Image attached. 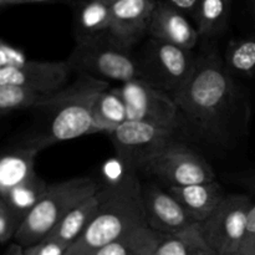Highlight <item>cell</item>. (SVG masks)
<instances>
[{
  "instance_id": "20",
  "label": "cell",
  "mask_w": 255,
  "mask_h": 255,
  "mask_svg": "<svg viewBox=\"0 0 255 255\" xmlns=\"http://www.w3.org/2000/svg\"><path fill=\"white\" fill-rule=\"evenodd\" d=\"M111 25V5L100 0H84L76 11L77 40L106 34Z\"/></svg>"
},
{
  "instance_id": "29",
  "label": "cell",
  "mask_w": 255,
  "mask_h": 255,
  "mask_svg": "<svg viewBox=\"0 0 255 255\" xmlns=\"http://www.w3.org/2000/svg\"><path fill=\"white\" fill-rule=\"evenodd\" d=\"M239 255H255V201H253L247 221V231Z\"/></svg>"
},
{
  "instance_id": "31",
  "label": "cell",
  "mask_w": 255,
  "mask_h": 255,
  "mask_svg": "<svg viewBox=\"0 0 255 255\" xmlns=\"http://www.w3.org/2000/svg\"><path fill=\"white\" fill-rule=\"evenodd\" d=\"M2 255H24V248L19 244L12 243L7 247V249Z\"/></svg>"
},
{
  "instance_id": "6",
  "label": "cell",
  "mask_w": 255,
  "mask_h": 255,
  "mask_svg": "<svg viewBox=\"0 0 255 255\" xmlns=\"http://www.w3.org/2000/svg\"><path fill=\"white\" fill-rule=\"evenodd\" d=\"M196 61L191 50L151 39L139 60L142 79L173 99L188 82Z\"/></svg>"
},
{
  "instance_id": "25",
  "label": "cell",
  "mask_w": 255,
  "mask_h": 255,
  "mask_svg": "<svg viewBox=\"0 0 255 255\" xmlns=\"http://www.w3.org/2000/svg\"><path fill=\"white\" fill-rule=\"evenodd\" d=\"M41 92L14 86H0V116L26 109H37L44 97Z\"/></svg>"
},
{
  "instance_id": "26",
  "label": "cell",
  "mask_w": 255,
  "mask_h": 255,
  "mask_svg": "<svg viewBox=\"0 0 255 255\" xmlns=\"http://www.w3.org/2000/svg\"><path fill=\"white\" fill-rule=\"evenodd\" d=\"M21 222L22 219L0 196V243L4 244L14 239Z\"/></svg>"
},
{
  "instance_id": "17",
  "label": "cell",
  "mask_w": 255,
  "mask_h": 255,
  "mask_svg": "<svg viewBox=\"0 0 255 255\" xmlns=\"http://www.w3.org/2000/svg\"><path fill=\"white\" fill-rule=\"evenodd\" d=\"M100 191V189H99ZM100 206V194L97 192L94 196L82 201L71 209L61 221L59 222L54 231L46 238L54 239L65 246L70 247L81 237L86 231L89 224L94 219Z\"/></svg>"
},
{
  "instance_id": "21",
  "label": "cell",
  "mask_w": 255,
  "mask_h": 255,
  "mask_svg": "<svg viewBox=\"0 0 255 255\" xmlns=\"http://www.w3.org/2000/svg\"><path fill=\"white\" fill-rule=\"evenodd\" d=\"M153 255H216L204 241L201 223L178 234L164 236Z\"/></svg>"
},
{
  "instance_id": "28",
  "label": "cell",
  "mask_w": 255,
  "mask_h": 255,
  "mask_svg": "<svg viewBox=\"0 0 255 255\" xmlns=\"http://www.w3.org/2000/svg\"><path fill=\"white\" fill-rule=\"evenodd\" d=\"M27 61L24 52L0 37V69Z\"/></svg>"
},
{
  "instance_id": "23",
  "label": "cell",
  "mask_w": 255,
  "mask_h": 255,
  "mask_svg": "<svg viewBox=\"0 0 255 255\" xmlns=\"http://www.w3.org/2000/svg\"><path fill=\"white\" fill-rule=\"evenodd\" d=\"M49 184L42 178H40L36 173L30 177L27 181L22 182L21 184L16 186L1 196L6 201L10 208L17 214L21 219L26 217V214L34 208L37 202L42 198L46 193Z\"/></svg>"
},
{
  "instance_id": "27",
  "label": "cell",
  "mask_w": 255,
  "mask_h": 255,
  "mask_svg": "<svg viewBox=\"0 0 255 255\" xmlns=\"http://www.w3.org/2000/svg\"><path fill=\"white\" fill-rule=\"evenodd\" d=\"M69 247L54 239L45 238L39 243L24 248V255H65Z\"/></svg>"
},
{
  "instance_id": "5",
  "label": "cell",
  "mask_w": 255,
  "mask_h": 255,
  "mask_svg": "<svg viewBox=\"0 0 255 255\" xmlns=\"http://www.w3.org/2000/svg\"><path fill=\"white\" fill-rule=\"evenodd\" d=\"M66 62L71 70L106 82L125 84L142 79L139 60L131 54V49L112 40L109 32L77 40Z\"/></svg>"
},
{
  "instance_id": "13",
  "label": "cell",
  "mask_w": 255,
  "mask_h": 255,
  "mask_svg": "<svg viewBox=\"0 0 255 255\" xmlns=\"http://www.w3.org/2000/svg\"><path fill=\"white\" fill-rule=\"evenodd\" d=\"M157 0H116L111 4L109 35L121 46L131 49L147 31Z\"/></svg>"
},
{
  "instance_id": "16",
  "label": "cell",
  "mask_w": 255,
  "mask_h": 255,
  "mask_svg": "<svg viewBox=\"0 0 255 255\" xmlns=\"http://www.w3.org/2000/svg\"><path fill=\"white\" fill-rule=\"evenodd\" d=\"M39 151L30 146L0 153V196L27 181L35 174V158Z\"/></svg>"
},
{
  "instance_id": "35",
  "label": "cell",
  "mask_w": 255,
  "mask_h": 255,
  "mask_svg": "<svg viewBox=\"0 0 255 255\" xmlns=\"http://www.w3.org/2000/svg\"><path fill=\"white\" fill-rule=\"evenodd\" d=\"M253 4H254V11H255V0H253Z\"/></svg>"
},
{
  "instance_id": "11",
  "label": "cell",
  "mask_w": 255,
  "mask_h": 255,
  "mask_svg": "<svg viewBox=\"0 0 255 255\" xmlns=\"http://www.w3.org/2000/svg\"><path fill=\"white\" fill-rule=\"evenodd\" d=\"M142 204L147 226L163 236L182 233L199 224L167 189L156 183L142 184Z\"/></svg>"
},
{
  "instance_id": "34",
  "label": "cell",
  "mask_w": 255,
  "mask_h": 255,
  "mask_svg": "<svg viewBox=\"0 0 255 255\" xmlns=\"http://www.w3.org/2000/svg\"><path fill=\"white\" fill-rule=\"evenodd\" d=\"M100 1H104V2H106V4L111 5L112 2H115V1H116V0H100Z\"/></svg>"
},
{
  "instance_id": "9",
  "label": "cell",
  "mask_w": 255,
  "mask_h": 255,
  "mask_svg": "<svg viewBox=\"0 0 255 255\" xmlns=\"http://www.w3.org/2000/svg\"><path fill=\"white\" fill-rule=\"evenodd\" d=\"M126 104L127 121H139L176 131L179 112L176 101L143 79L115 87Z\"/></svg>"
},
{
  "instance_id": "14",
  "label": "cell",
  "mask_w": 255,
  "mask_h": 255,
  "mask_svg": "<svg viewBox=\"0 0 255 255\" xmlns=\"http://www.w3.org/2000/svg\"><path fill=\"white\" fill-rule=\"evenodd\" d=\"M147 34H149L151 39L168 42L191 51L201 37L197 27L187 19V15L164 0H157Z\"/></svg>"
},
{
  "instance_id": "15",
  "label": "cell",
  "mask_w": 255,
  "mask_h": 255,
  "mask_svg": "<svg viewBox=\"0 0 255 255\" xmlns=\"http://www.w3.org/2000/svg\"><path fill=\"white\" fill-rule=\"evenodd\" d=\"M167 191L198 223L206 221L226 198L223 188L217 181L191 186L167 187Z\"/></svg>"
},
{
  "instance_id": "4",
  "label": "cell",
  "mask_w": 255,
  "mask_h": 255,
  "mask_svg": "<svg viewBox=\"0 0 255 255\" xmlns=\"http://www.w3.org/2000/svg\"><path fill=\"white\" fill-rule=\"evenodd\" d=\"M97 192V183L90 177H76L50 184L46 193L22 219L14 237L15 243L22 248L39 243L74 207Z\"/></svg>"
},
{
  "instance_id": "3",
  "label": "cell",
  "mask_w": 255,
  "mask_h": 255,
  "mask_svg": "<svg viewBox=\"0 0 255 255\" xmlns=\"http://www.w3.org/2000/svg\"><path fill=\"white\" fill-rule=\"evenodd\" d=\"M106 89H110L109 82L81 75L69 87L44 95L37 109L51 110V121L27 146L40 152L55 143L94 133L92 105L97 95Z\"/></svg>"
},
{
  "instance_id": "22",
  "label": "cell",
  "mask_w": 255,
  "mask_h": 255,
  "mask_svg": "<svg viewBox=\"0 0 255 255\" xmlns=\"http://www.w3.org/2000/svg\"><path fill=\"white\" fill-rule=\"evenodd\" d=\"M232 1L233 0H201L196 16L199 36H216L226 30Z\"/></svg>"
},
{
  "instance_id": "24",
  "label": "cell",
  "mask_w": 255,
  "mask_h": 255,
  "mask_svg": "<svg viewBox=\"0 0 255 255\" xmlns=\"http://www.w3.org/2000/svg\"><path fill=\"white\" fill-rule=\"evenodd\" d=\"M226 69L229 74L252 77L255 75V37L236 39L226 51Z\"/></svg>"
},
{
  "instance_id": "1",
  "label": "cell",
  "mask_w": 255,
  "mask_h": 255,
  "mask_svg": "<svg viewBox=\"0 0 255 255\" xmlns=\"http://www.w3.org/2000/svg\"><path fill=\"white\" fill-rule=\"evenodd\" d=\"M173 100L179 112L204 133L221 131L233 112L237 91L216 50H207L197 59L193 74Z\"/></svg>"
},
{
  "instance_id": "30",
  "label": "cell",
  "mask_w": 255,
  "mask_h": 255,
  "mask_svg": "<svg viewBox=\"0 0 255 255\" xmlns=\"http://www.w3.org/2000/svg\"><path fill=\"white\" fill-rule=\"evenodd\" d=\"M164 1L171 4L172 6L178 9L183 14L192 15L194 17L197 16V11H198L199 4H201V0H164Z\"/></svg>"
},
{
  "instance_id": "32",
  "label": "cell",
  "mask_w": 255,
  "mask_h": 255,
  "mask_svg": "<svg viewBox=\"0 0 255 255\" xmlns=\"http://www.w3.org/2000/svg\"><path fill=\"white\" fill-rule=\"evenodd\" d=\"M50 1H57V0H12L11 5L36 4V2H50Z\"/></svg>"
},
{
  "instance_id": "19",
  "label": "cell",
  "mask_w": 255,
  "mask_h": 255,
  "mask_svg": "<svg viewBox=\"0 0 255 255\" xmlns=\"http://www.w3.org/2000/svg\"><path fill=\"white\" fill-rule=\"evenodd\" d=\"M127 121L126 104L117 90L106 89L100 92L92 105L94 133L114 132Z\"/></svg>"
},
{
  "instance_id": "12",
  "label": "cell",
  "mask_w": 255,
  "mask_h": 255,
  "mask_svg": "<svg viewBox=\"0 0 255 255\" xmlns=\"http://www.w3.org/2000/svg\"><path fill=\"white\" fill-rule=\"evenodd\" d=\"M71 69L66 61H27L0 69V86L51 94L65 86Z\"/></svg>"
},
{
  "instance_id": "2",
  "label": "cell",
  "mask_w": 255,
  "mask_h": 255,
  "mask_svg": "<svg viewBox=\"0 0 255 255\" xmlns=\"http://www.w3.org/2000/svg\"><path fill=\"white\" fill-rule=\"evenodd\" d=\"M100 206L86 231L67 248L65 255H94L122 234L146 223L142 184L129 172L116 183L100 189Z\"/></svg>"
},
{
  "instance_id": "18",
  "label": "cell",
  "mask_w": 255,
  "mask_h": 255,
  "mask_svg": "<svg viewBox=\"0 0 255 255\" xmlns=\"http://www.w3.org/2000/svg\"><path fill=\"white\" fill-rule=\"evenodd\" d=\"M163 237L143 224L122 234L94 255H153Z\"/></svg>"
},
{
  "instance_id": "8",
  "label": "cell",
  "mask_w": 255,
  "mask_h": 255,
  "mask_svg": "<svg viewBox=\"0 0 255 255\" xmlns=\"http://www.w3.org/2000/svg\"><path fill=\"white\" fill-rule=\"evenodd\" d=\"M143 169L164 182L167 187L216 181V174L204 157L174 139L157 151L144 163Z\"/></svg>"
},
{
  "instance_id": "33",
  "label": "cell",
  "mask_w": 255,
  "mask_h": 255,
  "mask_svg": "<svg viewBox=\"0 0 255 255\" xmlns=\"http://www.w3.org/2000/svg\"><path fill=\"white\" fill-rule=\"evenodd\" d=\"M12 0H0V7L6 6V5H11Z\"/></svg>"
},
{
  "instance_id": "10",
  "label": "cell",
  "mask_w": 255,
  "mask_h": 255,
  "mask_svg": "<svg viewBox=\"0 0 255 255\" xmlns=\"http://www.w3.org/2000/svg\"><path fill=\"white\" fill-rule=\"evenodd\" d=\"M173 129L139 121H126L110 133L116 153L131 168L141 167L173 139Z\"/></svg>"
},
{
  "instance_id": "7",
  "label": "cell",
  "mask_w": 255,
  "mask_h": 255,
  "mask_svg": "<svg viewBox=\"0 0 255 255\" xmlns=\"http://www.w3.org/2000/svg\"><path fill=\"white\" fill-rule=\"evenodd\" d=\"M253 199L246 194L226 196L221 206L201 223L204 241L216 255H239Z\"/></svg>"
}]
</instances>
